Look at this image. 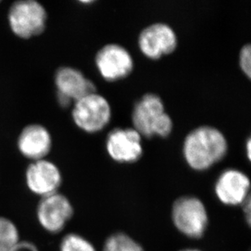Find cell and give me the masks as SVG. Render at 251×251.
Returning a JSON list of instances; mask_svg holds the SVG:
<instances>
[{
	"mask_svg": "<svg viewBox=\"0 0 251 251\" xmlns=\"http://www.w3.org/2000/svg\"><path fill=\"white\" fill-rule=\"evenodd\" d=\"M227 149V139L221 130L212 126H200L185 137L183 156L191 169L204 172L221 161Z\"/></svg>",
	"mask_w": 251,
	"mask_h": 251,
	"instance_id": "obj_1",
	"label": "cell"
},
{
	"mask_svg": "<svg viewBox=\"0 0 251 251\" xmlns=\"http://www.w3.org/2000/svg\"><path fill=\"white\" fill-rule=\"evenodd\" d=\"M133 128L146 138H167L173 129V121L165 111L161 98L154 94L143 95L132 114Z\"/></svg>",
	"mask_w": 251,
	"mask_h": 251,
	"instance_id": "obj_2",
	"label": "cell"
},
{
	"mask_svg": "<svg viewBox=\"0 0 251 251\" xmlns=\"http://www.w3.org/2000/svg\"><path fill=\"white\" fill-rule=\"evenodd\" d=\"M171 216L178 232L190 239H200L208 227V211L198 197L186 195L176 199Z\"/></svg>",
	"mask_w": 251,
	"mask_h": 251,
	"instance_id": "obj_3",
	"label": "cell"
},
{
	"mask_svg": "<svg viewBox=\"0 0 251 251\" xmlns=\"http://www.w3.org/2000/svg\"><path fill=\"white\" fill-rule=\"evenodd\" d=\"M7 21L12 33L18 38L28 39L43 33L48 14L45 7L34 0H22L10 7Z\"/></svg>",
	"mask_w": 251,
	"mask_h": 251,
	"instance_id": "obj_4",
	"label": "cell"
},
{
	"mask_svg": "<svg viewBox=\"0 0 251 251\" xmlns=\"http://www.w3.org/2000/svg\"><path fill=\"white\" fill-rule=\"evenodd\" d=\"M72 117L74 124L85 133H98L111 121L112 107L106 98L92 93L74 102Z\"/></svg>",
	"mask_w": 251,
	"mask_h": 251,
	"instance_id": "obj_5",
	"label": "cell"
},
{
	"mask_svg": "<svg viewBox=\"0 0 251 251\" xmlns=\"http://www.w3.org/2000/svg\"><path fill=\"white\" fill-rule=\"evenodd\" d=\"M95 64L102 78L116 81L133 72L134 63L130 53L123 46L111 43L102 47L95 56Z\"/></svg>",
	"mask_w": 251,
	"mask_h": 251,
	"instance_id": "obj_6",
	"label": "cell"
},
{
	"mask_svg": "<svg viewBox=\"0 0 251 251\" xmlns=\"http://www.w3.org/2000/svg\"><path fill=\"white\" fill-rule=\"evenodd\" d=\"M177 36L165 23H154L146 27L138 37V48L145 56L159 59L170 55L177 47Z\"/></svg>",
	"mask_w": 251,
	"mask_h": 251,
	"instance_id": "obj_7",
	"label": "cell"
},
{
	"mask_svg": "<svg viewBox=\"0 0 251 251\" xmlns=\"http://www.w3.org/2000/svg\"><path fill=\"white\" fill-rule=\"evenodd\" d=\"M55 84L57 100L63 107H69L85 95L96 92L95 84L78 69L72 67H62L57 70Z\"/></svg>",
	"mask_w": 251,
	"mask_h": 251,
	"instance_id": "obj_8",
	"label": "cell"
},
{
	"mask_svg": "<svg viewBox=\"0 0 251 251\" xmlns=\"http://www.w3.org/2000/svg\"><path fill=\"white\" fill-rule=\"evenodd\" d=\"M142 136L133 128H115L106 141V150L110 158L119 164H133L143 154Z\"/></svg>",
	"mask_w": 251,
	"mask_h": 251,
	"instance_id": "obj_9",
	"label": "cell"
},
{
	"mask_svg": "<svg viewBox=\"0 0 251 251\" xmlns=\"http://www.w3.org/2000/svg\"><path fill=\"white\" fill-rule=\"evenodd\" d=\"M73 216L71 201L58 193L43 198L37 209L38 222L50 233L61 232Z\"/></svg>",
	"mask_w": 251,
	"mask_h": 251,
	"instance_id": "obj_10",
	"label": "cell"
},
{
	"mask_svg": "<svg viewBox=\"0 0 251 251\" xmlns=\"http://www.w3.org/2000/svg\"><path fill=\"white\" fill-rule=\"evenodd\" d=\"M214 190L216 198L225 206H242L251 197V180L242 171L229 168L219 176Z\"/></svg>",
	"mask_w": 251,
	"mask_h": 251,
	"instance_id": "obj_11",
	"label": "cell"
},
{
	"mask_svg": "<svg viewBox=\"0 0 251 251\" xmlns=\"http://www.w3.org/2000/svg\"><path fill=\"white\" fill-rule=\"evenodd\" d=\"M25 180L31 192L44 198L57 193L61 185L62 175L55 164L43 159L28 165Z\"/></svg>",
	"mask_w": 251,
	"mask_h": 251,
	"instance_id": "obj_12",
	"label": "cell"
},
{
	"mask_svg": "<svg viewBox=\"0 0 251 251\" xmlns=\"http://www.w3.org/2000/svg\"><path fill=\"white\" fill-rule=\"evenodd\" d=\"M52 147L50 132L44 126L33 124L22 129L17 147L23 156L33 161L45 159Z\"/></svg>",
	"mask_w": 251,
	"mask_h": 251,
	"instance_id": "obj_13",
	"label": "cell"
},
{
	"mask_svg": "<svg viewBox=\"0 0 251 251\" xmlns=\"http://www.w3.org/2000/svg\"><path fill=\"white\" fill-rule=\"evenodd\" d=\"M102 251H144V249L129 235L120 232L107 237Z\"/></svg>",
	"mask_w": 251,
	"mask_h": 251,
	"instance_id": "obj_14",
	"label": "cell"
},
{
	"mask_svg": "<svg viewBox=\"0 0 251 251\" xmlns=\"http://www.w3.org/2000/svg\"><path fill=\"white\" fill-rule=\"evenodd\" d=\"M19 240L18 231L14 224L0 217V251H10Z\"/></svg>",
	"mask_w": 251,
	"mask_h": 251,
	"instance_id": "obj_15",
	"label": "cell"
},
{
	"mask_svg": "<svg viewBox=\"0 0 251 251\" xmlns=\"http://www.w3.org/2000/svg\"><path fill=\"white\" fill-rule=\"evenodd\" d=\"M60 251H97L95 246L85 237L76 233H70L62 239Z\"/></svg>",
	"mask_w": 251,
	"mask_h": 251,
	"instance_id": "obj_16",
	"label": "cell"
},
{
	"mask_svg": "<svg viewBox=\"0 0 251 251\" xmlns=\"http://www.w3.org/2000/svg\"><path fill=\"white\" fill-rule=\"evenodd\" d=\"M240 68L248 78L251 76V48L247 44L242 48L239 55Z\"/></svg>",
	"mask_w": 251,
	"mask_h": 251,
	"instance_id": "obj_17",
	"label": "cell"
},
{
	"mask_svg": "<svg viewBox=\"0 0 251 251\" xmlns=\"http://www.w3.org/2000/svg\"><path fill=\"white\" fill-rule=\"evenodd\" d=\"M243 207V211H244L245 218L248 225H251V197L245 201L244 203L242 205Z\"/></svg>",
	"mask_w": 251,
	"mask_h": 251,
	"instance_id": "obj_18",
	"label": "cell"
},
{
	"mask_svg": "<svg viewBox=\"0 0 251 251\" xmlns=\"http://www.w3.org/2000/svg\"><path fill=\"white\" fill-rule=\"evenodd\" d=\"M247 158L249 160H251V139H248L247 142Z\"/></svg>",
	"mask_w": 251,
	"mask_h": 251,
	"instance_id": "obj_19",
	"label": "cell"
},
{
	"mask_svg": "<svg viewBox=\"0 0 251 251\" xmlns=\"http://www.w3.org/2000/svg\"><path fill=\"white\" fill-rule=\"evenodd\" d=\"M179 251H201L199 249H194V248H186V249L180 250Z\"/></svg>",
	"mask_w": 251,
	"mask_h": 251,
	"instance_id": "obj_20",
	"label": "cell"
}]
</instances>
